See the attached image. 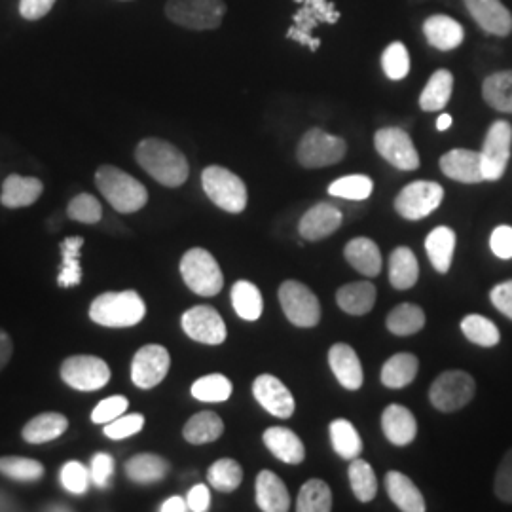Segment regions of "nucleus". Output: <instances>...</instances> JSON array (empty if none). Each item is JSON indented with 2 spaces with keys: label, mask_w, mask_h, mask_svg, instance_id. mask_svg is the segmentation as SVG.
Segmentation results:
<instances>
[{
  "label": "nucleus",
  "mask_w": 512,
  "mask_h": 512,
  "mask_svg": "<svg viewBox=\"0 0 512 512\" xmlns=\"http://www.w3.org/2000/svg\"><path fill=\"white\" fill-rule=\"evenodd\" d=\"M135 158L154 181L167 188L183 186L190 175V165L183 152L162 139H143L135 150Z\"/></svg>",
  "instance_id": "f257e3e1"
},
{
  "label": "nucleus",
  "mask_w": 512,
  "mask_h": 512,
  "mask_svg": "<svg viewBox=\"0 0 512 512\" xmlns=\"http://www.w3.org/2000/svg\"><path fill=\"white\" fill-rule=\"evenodd\" d=\"M95 184L118 213L128 215L147 205L148 192L145 184L139 183L135 177L114 165H101L95 173Z\"/></svg>",
  "instance_id": "f03ea898"
},
{
  "label": "nucleus",
  "mask_w": 512,
  "mask_h": 512,
  "mask_svg": "<svg viewBox=\"0 0 512 512\" xmlns=\"http://www.w3.org/2000/svg\"><path fill=\"white\" fill-rule=\"evenodd\" d=\"M147 315L143 298L135 291L105 293L97 296L90 306L93 323L110 329H126L139 325Z\"/></svg>",
  "instance_id": "7ed1b4c3"
},
{
  "label": "nucleus",
  "mask_w": 512,
  "mask_h": 512,
  "mask_svg": "<svg viewBox=\"0 0 512 512\" xmlns=\"http://www.w3.org/2000/svg\"><path fill=\"white\" fill-rule=\"evenodd\" d=\"M202 184L207 198L226 213H243L247 207V186L226 167L209 165L202 173Z\"/></svg>",
  "instance_id": "20e7f679"
},
{
  "label": "nucleus",
  "mask_w": 512,
  "mask_h": 512,
  "mask_svg": "<svg viewBox=\"0 0 512 512\" xmlns=\"http://www.w3.org/2000/svg\"><path fill=\"white\" fill-rule=\"evenodd\" d=\"M181 275L186 287L200 296H217L224 287V275L217 258L202 247L184 253Z\"/></svg>",
  "instance_id": "39448f33"
},
{
  "label": "nucleus",
  "mask_w": 512,
  "mask_h": 512,
  "mask_svg": "<svg viewBox=\"0 0 512 512\" xmlns=\"http://www.w3.org/2000/svg\"><path fill=\"white\" fill-rule=\"evenodd\" d=\"M165 16L192 31L217 29L226 16L222 0H167Z\"/></svg>",
  "instance_id": "423d86ee"
},
{
  "label": "nucleus",
  "mask_w": 512,
  "mask_h": 512,
  "mask_svg": "<svg viewBox=\"0 0 512 512\" xmlns=\"http://www.w3.org/2000/svg\"><path fill=\"white\" fill-rule=\"evenodd\" d=\"M348 152V145L342 137L330 135L323 129L313 128L304 133L296 148V158L300 165L308 169H319L340 164Z\"/></svg>",
  "instance_id": "0eeeda50"
},
{
  "label": "nucleus",
  "mask_w": 512,
  "mask_h": 512,
  "mask_svg": "<svg viewBox=\"0 0 512 512\" xmlns=\"http://www.w3.org/2000/svg\"><path fill=\"white\" fill-rule=\"evenodd\" d=\"M279 302L285 317L300 329H311L321 321L319 298L300 281L289 279L279 287Z\"/></svg>",
  "instance_id": "6e6552de"
},
{
  "label": "nucleus",
  "mask_w": 512,
  "mask_h": 512,
  "mask_svg": "<svg viewBox=\"0 0 512 512\" xmlns=\"http://www.w3.org/2000/svg\"><path fill=\"white\" fill-rule=\"evenodd\" d=\"M476 384L463 370H446L429 389V401L440 412H456L475 397Z\"/></svg>",
  "instance_id": "1a4fd4ad"
},
{
  "label": "nucleus",
  "mask_w": 512,
  "mask_h": 512,
  "mask_svg": "<svg viewBox=\"0 0 512 512\" xmlns=\"http://www.w3.org/2000/svg\"><path fill=\"white\" fill-rule=\"evenodd\" d=\"M512 126L505 120H495L488 129L480 150L484 181H499L511 160Z\"/></svg>",
  "instance_id": "9d476101"
},
{
  "label": "nucleus",
  "mask_w": 512,
  "mask_h": 512,
  "mask_svg": "<svg viewBox=\"0 0 512 512\" xmlns=\"http://www.w3.org/2000/svg\"><path fill=\"white\" fill-rule=\"evenodd\" d=\"M444 200V188L435 181L406 184L395 198L397 213L406 220H421L439 209Z\"/></svg>",
  "instance_id": "9b49d317"
},
{
  "label": "nucleus",
  "mask_w": 512,
  "mask_h": 512,
  "mask_svg": "<svg viewBox=\"0 0 512 512\" xmlns=\"http://www.w3.org/2000/svg\"><path fill=\"white\" fill-rule=\"evenodd\" d=\"M61 378L78 391H97L109 384L110 368L99 357L74 355L63 361Z\"/></svg>",
  "instance_id": "f8f14e48"
},
{
  "label": "nucleus",
  "mask_w": 512,
  "mask_h": 512,
  "mask_svg": "<svg viewBox=\"0 0 512 512\" xmlns=\"http://www.w3.org/2000/svg\"><path fill=\"white\" fill-rule=\"evenodd\" d=\"M374 147L385 162L401 169L414 171L420 167V154L412 137L401 128H382L374 135Z\"/></svg>",
  "instance_id": "ddd939ff"
},
{
  "label": "nucleus",
  "mask_w": 512,
  "mask_h": 512,
  "mask_svg": "<svg viewBox=\"0 0 512 512\" xmlns=\"http://www.w3.org/2000/svg\"><path fill=\"white\" fill-rule=\"evenodd\" d=\"M181 325L188 338L207 346H219L228 336L224 319L211 306H194L184 311Z\"/></svg>",
  "instance_id": "4468645a"
},
{
  "label": "nucleus",
  "mask_w": 512,
  "mask_h": 512,
  "mask_svg": "<svg viewBox=\"0 0 512 512\" xmlns=\"http://www.w3.org/2000/svg\"><path fill=\"white\" fill-rule=\"evenodd\" d=\"M171 357L164 346L148 344L139 349L131 363V380L141 389H152L162 384L169 372Z\"/></svg>",
  "instance_id": "2eb2a0df"
},
{
  "label": "nucleus",
  "mask_w": 512,
  "mask_h": 512,
  "mask_svg": "<svg viewBox=\"0 0 512 512\" xmlns=\"http://www.w3.org/2000/svg\"><path fill=\"white\" fill-rule=\"evenodd\" d=\"M296 2H302L304 8L294 16V27L289 29L287 37L310 46L311 52H315L319 46V40L311 38V29L317 23H336L340 19V14L329 0H296Z\"/></svg>",
  "instance_id": "dca6fc26"
},
{
  "label": "nucleus",
  "mask_w": 512,
  "mask_h": 512,
  "mask_svg": "<svg viewBox=\"0 0 512 512\" xmlns=\"http://www.w3.org/2000/svg\"><path fill=\"white\" fill-rule=\"evenodd\" d=\"M253 395L268 414L281 420H289L296 410L293 393L279 378L272 374H262L253 382Z\"/></svg>",
  "instance_id": "f3484780"
},
{
  "label": "nucleus",
  "mask_w": 512,
  "mask_h": 512,
  "mask_svg": "<svg viewBox=\"0 0 512 512\" xmlns=\"http://www.w3.org/2000/svg\"><path fill=\"white\" fill-rule=\"evenodd\" d=\"M463 4L484 33L494 37L511 35L512 14L501 0H463Z\"/></svg>",
  "instance_id": "a211bd4d"
},
{
  "label": "nucleus",
  "mask_w": 512,
  "mask_h": 512,
  "mask_svg": "<svg viewBox=\"0 0 512 512\" xmlns=\"http://www.w3.org/2000/svg\"><path fill=\"white\" fill-rule=\"evenodd\" d=\"M439 165L442 173L452 181L463 184H478L484 181L480 152L475 150L454 148L440 158Z\"/></svg>",
  "instance_id": "6ab92c4d"
},
{
  "label": "nucleus",
  "mask_w": 512,
  "mask_h": 512,
  "mask_svg": "<svg viewBox=\"0 0 512 512\" xmlns=\"http://www.w3.org/2000/svg\"><path fill=\"white\" fill-rule=\"evenodd\" d=\"M342 226V211L330 203H317L300 219L298 232L306 241L329 238Z\"/></svg>",
  "instance_id": "aec40b11"
},
{
  "label": "nucleus",
  "mask_w": 512,
  "mask_h": 512,
  "mask_svg": "<svg viewBox=\"0 0 512 512\" xmlns=\"http://www.w3.org/2000/svg\"><path fill=\"white\" fill-rule=\"evenodd\" d=\"M329 365L332 374L336 380L346 387L349 391L361 389L365 374H363V365L355 349L348 344H334L329 349Z\"/></svg>",
  "instance_id": "412c9836"
},
{
  "label": "nucleus",
  "mask_w": 512,
  "mask_h": 512,
  "mask_svg": "<svg viewBox=\"0 0 512 512\" xmlns=\"http://www.w3.org/2000/svg\"><path fill=\"white\" fill-rule=\"evenodd\" d=\"M385 439L395 446L412 444L418 435V423L414 414L401 404H389L382 414Z\"/></svg>",
  "instance_id": "4be33fe9"
},
{
  "label": "nucleus",
  "mask_w": 512,
  "mask_h": 512,
  "mask_svg": "<svg viewBox=\"0 0 512 512\" xmlns=\"http://www.w3.org/2000/svg\"><path fill=\"white\" fill-rule=\"evenodd\" d=\"M256 505L264 512H287L291 509L289 490L272 471H260L256 476Z\"/></svg>",
  "instance_id": "5701e85b"
},
{
  "label": "nucleus",
  "mask_w": 512,
  "mask_h": 512,
  "mask_svg": "<svg viewBox=\"0 0 512 512\" xmlns=\"http://www.w3.org/2000/svg\"><path fill=\"white\" fill-rule=\"evenodd\" d=\"M423 35L433 48H437L440 52H450V50H456L458 46H461V42L465 38V31L456 19L444 16V14H435L431 18L425 19Z\"/></svg>",
  "instance_id": "b1692460"
},
{
  "label": "nucleus",
  "mask_w": 512,
  "mask_h": 512,
  "mask_svg": "<svg viewBox=\"0 0 512 512\" xmlns=\"http://www.w3.org/2000/svg\"><path fill=\"white\" fill-rule=\"evenodd\" d=\"M264 444L275 458L289 465H300L306 458V448L298 435L287 427H268L264 431Z\"/></svg>",
  "instance_id": "393cba45"
},
{
  "label": "nucleus",
  "mask_w": 512,
  "mask_h": 512,
  "mask_svg": "<svg viewBox=\"0 0 512 512\" xmlns=\"http://www.w3.org/2000/svg\"><path fill=\"white\" fill-rule=\"evenodd\" d=\"M385 488L389 499L404 512H423L427 509L418 486L399 471H389L385 476Z\"/></svg>",
  "instance_id": "a878e982"
},
{
  "label": "nucleus",
  "mask_w": 512,
  "mask_h": 512,
  "mask_svg": "<svg viewBox=\"0 0 512 512\" xmlns=\"http://www.w3.org/2000/svg\"><path fill=\"white\" fill-rule=\"evenodd\" d=\"M42 190H44V186L35 177L10 175L2 184L0 202L4 207H10V209L29 207L42 196Z\"/></svg>",
  "instance_id": "bb28decb"
},
{
  "label": "nucleus",
  "mask_w": 512,
  "mask_h": 512,
  "mask_svg": "<svg viewBox=\"0 0 512 512\" xmlns=\"http://www.w3.org/2000/svg\"><path fill=\"white\" fill-rule=\"evenodd\" d=\"M425 251L433 268L439 274H448L456 251V232L448 226H437L425 238Z\"/></svg>",
  "instance_id": "cd10ccee"
},
{
  "label": "nucleus",
  "mask_w": 512,
  "mask_h": 512,
  "mask_svg": "<svg viewBox=\"0 0 512 512\" xmlns=\"http://www.w3.org/2000/svg\"><path fill=\"white\" fill-rule=\"evenodd\" d=\"M346 260L359 274L376 277L382 272V253L380 247L368 238H355L346 245Z\"/></svg>",
  "instance_id": "c85d7f7f"
},
{
  "label": "nucleus",
  "mask_w": 512,
  "mask_h": 512,
  "mask_svg": "<svg viewBox=\"0 0 512 512\" xmlns=\"http://www.w3.org/2000/svg\"><path fill=\"white\" fill-rule=\"evenodd\" d=\"M420 264L412 249L397 247L389 256V281L397 291H408L418 283Z\"/></svg>",
  "instance_id": "c756f323"
},
{
  "label": "nucleus",
  "mask_w": 512,
  "mask_h": 512,
  "mask_svg": "<svg viewBox=\"0 0 512 512\" xmlns=\"http://www.w3.org/2000/svg\"><path fill=\"white\" fill-rule=\"evenodd\" d=\"M376 287L370 281H355L336 293V302L349 315H366L376 304Z\"/></svg>",
  "instance_id": "7c9ffc66"
},
{
  "label": "nucleus",
  "mask_w": 512,
  "mask_h": 512,
  "mask_svg": "<svg viewBox=\"0 0 512 512\" xmlns=\"http://www.w3.org/2000/svg\"><path fill=\"white\" fill-rule=\"evenodd\" d=\"M69 427V420L63 414L57 412H46L38 414L37 418L29 421L23 427V439L29 444H44L59 439Z\"/></svg>",
  "instance_id": "2f4dec72"
},
{
  "label": "nucleus",
  "mask_w": 512,
  "mask_h": 512,
  "mask_svg": "<svg viewBox=\"0 0 512 512\" xmlns=\"http://www.w3.org/2000/svg\"><path fill=\"white\" fill-rule=\"evenodd\" d=\"M418 357L412 353H397L382 366V384L389 389H403L414 382L418 374Z\"/></svg>",
  "instance_id": "473e14b6"
},
{
  "label": "nucleus",
  "mask_w": 512,
  "mask_h": 512,
  "mask_svg": "<svg viewBox=\"0 0 512 512\" xmlns=\"http://www.w3.org/2000/svg\"><path fill=\"white\" fill-rule=\"evenodd\" d=\"M169 473V463L156 454H139L126 463V475L135 484H156Z\"/></svg>",
  "instance_id": "72a5a7b5"
},
{
  "label": "nucleus",
  "mask_w": 512,
  "mask_h": 512,
  "mask_svg": "<svg viewBox=\"0 0 512 512\" xmlns=\"http://www.w3.org/2000/svg\"><path fill=\"white\" fill-rule=\"evenodd\" d=\"M454 92V74L446 69L435 71L420 95V107L425 112L442 110Z\"/></svg>",
  "instance_id": "f704fd0d"
},
{
  "label": "nucleus",
  "mask_w": 512,
  "mask_h": 512,
  "mask_svg": "<svg viewBox=\"0 0 512 512\" xmlns=\"http://www.w3.org/2000/svg\"><path fill=\"white\" fill-rule=\"evenodd\" d=\"M224 433V421L215 412H200L186 421L183 437L190 444H209L219 440Z\"/></svg>",
  "instance_id": "c9c22d12"
},
{
  "label": "nucleus",
  "mask_w": 512,
  "mask_h": 512,
  "mask_svg": "<svg viewBox=\"0 0 512 512\" xmlns=\"http://www.w3.org/2000/svg\"><path fill=\"white\" fill-rule=\"evenodd\" d=\"M329 433L332 448L340 458L351 461V459L361 456L363 440H361V435L357 433V429L351 421L344 420V418L332 421Z\"/></svg>",
  "instance_id": "e433bc0d"
},
{
  "label": "nucleus",
  "mask_w": 512,
  "mask_h": 512,
  "mask_svg": "<svg viewBox=\"0 0 512 512\" xmlns=\"http://www.w3.org/2000/svg\"><path fill=\"white\" fill-rule=\"evenodd\" d=\"M482 97L492 109L512 114V71L490 74L482 84Z\"/></svg>",
  "instance_id": "4c0bfd02"
},
{
  "label": "nucleus",
  "mask_w": 512,
  "mask_h": 512,
  "mask_svg": "<svg viewBox=\"0 0 512 512\" xmlns=\"http://www.w3.org/2000/svg\"><path fill=\"white\" fill-rule=\"evenodd\" d=\"M232 306L243 321H258L264 311V298L251 281H238L232 287Z\"/></svg>",
  "instance_id": "58836bf2"
},
{
  "label": "nucleus",
  "mask_w": 512,
  "mask_h": 512,
  "mask_svg": "<svg viewBox=\"0 0 512 512\" xmlns=\"http://www.w3.org/2000/svg\"><path fill=\"white\" fill-rule=\"evenodd\" d=\"M84 247V238L74 236L61 243V258L63 266L57 277V285L63 289L76 287L82 281V266H80V251Z\"/></svg>",
  "instance_id": "ea45409f"
},
{
  "label": "nucleus",
  "mask_w": 512,
  "mask_h": 512,
  "mask_svg": "<svg viewBox=\"0 0 512 512\" xmlns=\"http://www.w3.org/2000/svg\"><path fill=\"white\" fill-rule=\"evenodd\" d=\"M385 325L395 336H412L425 327V313L416 304H399L387 315Z\"/></svg>",
  "instance_id": "a19ab883"
},
{
  "label": "nucleus",
  "mask_w": 512,
  "mask_h": 512,
  "mask_svg": "<svg viewBox=\"0 0 512 512\" xmlns=\"http://www.w3.org/2000/svg\"><path fill=\"white\" fill-rule=\"evenodd\" d=\"M332 509V492L325 480L311 478L302 488L296 499L298 512H329Z\"/></svg>",
  "instance_id": "79ce46f5"
},
{
  "label": "nucleus",
  "mask_w": 512,
  "mask_h": 512,
  "mask_svg": "<svg viewBox=\"0 0 512 512\" xmlns=\"http://www.w3.org/2000/svg\"><path fill=\"white\" fill-rule=\"evenodd\" d=\"M207 480L215 490L230 494V492H236L241 486L243 469L236 459H217L207 471Z\"/></svg>",
  "instance_id": "37998d69"
},
{
  "label": "nucleus",
  "mask_w": 512,
  "mask_h": 512,
  "mask_svg": "<svg viewBox=\"0 0 512 512\" xmlns=\"http://www.w3.org/2000/svg\"><path fill=\"white\" fill-rule=\"evenodd\" d=\"M348 475L351 490L359 501L368 503L376 497V494H378V478L374 475V469L370 467V463H366L365 459H351Z\"/></svg>",
  "instance_id": "c03bdc74"
},
{
  "label": "nucleus",
  "mask_w": 512,
  "mask_h": 512,
  "mask_svg": "<svg viewBox=\"0 0 512 512\" xmlns=\"http://www.w3.org/2000/svg\"><path fill=\"white\" fill-rule=\"evenodd\" d=\"M461 332L469 342H473L480 348H494L501 340V332L495 327L494 321L475 313L467 315L461 321Z\"/></svg>",
  "instance_id": "a18cd8bd"
},
{
  "label": "nucleus",
  "mask_w": 512,
  "mask_h": 512,
  "mask_svg": "<svg viewBox=\"0 0 512 512\" xmlns=\"http://www.w3.org/2000/svg\"><path fill=\"white\" fill-rule=\"evenodd\" d=\"M234 391L232 382L222 374H209L192 384V397L202 403H224Z\"/></svg>",
  "instance_id": "49530a36"
},
{
  "label": "nucleus",
  "mask_w": 512,
  "mask_h": 512,
  "mask_svg": "<svg viewBox=\"0 0 512 512\" xmlns=\"http://www.w3.org/2000/svg\"><path fill=\"white\" fill-rule=\"evenodd\" d=\"M372 190H374V183L366 175H348V177L336 179L329 186L330 196L351 200V202H363L366 198H370Z\"/></svg>",
  "instance_id": "de8ad7c7"
},
{
  "label": "nucleus",
  "mask_w": 512,
  "mask_h": 512,
  "mask_svg": "<svg viewBox=\"0 0 512 512\" xmlns=\"http://www.w3.org/2000/svg\"><path fill=\"white\" fill-rule=\"evenodd\" d=\"M0 473L19 482H35L44 475V465L37 459L6 456L0 458Z\"/></svg>",
  "instance_id": "09e8293b"
},
{
  "label": "nucleus",
  "mask_w": 512,
  "mask_h": 512,
  "mask_svg": "<svg viewBox=\"0 0 512 512\" xmlns=\"http://www.w3.org/2000/svg\"><path fill=\"white\" fill-rule=\"evenodd\" d=\"M382 69L389 80H403L410 73V55L403 42H391L382 54Z\"/></svg>",
  "instance_id": "8fccbe9b"
},
{
  "label": "nucleus",
  "mask_w": 512,
  "mask_h": 512,
  "mask_svg": "<svg viewBox=\"0 0 512 512\" xmlns=\"http://www.w3.org/2000/svg\"><path fill=\"white\" fill-rule=\"evenodd\" d=\"M67 213L76 222L95 224L103 217V207L97 198H93L92 194H78L69 203Z\"/></svg>",
  "instance_id": "3c124183"
},
{
  "label": "nucleus",
  "mask_w": 512,
  "mask_h": 512,
  "mask_svg": "<svg viewBox=\"0 0 512 512\" xmlns=\"http://www.w3.org/2000/svg\"><path fill=\"white\" fill-rule=\"evenodd\" d=\"M90 471L80 461H69L61 469V484L67 492L74 495H82L90 486Z\"/></svg>",
  "instance_id": "603ef678"
},
{
  "label": "nucleus",
  "mask_w": 512,
  "mask_h": 512,
  "mask_svg": "<svg viewBox=\"0 0 512 512\" xmlns=\"http://www.w3.org/2000/svg\"><path fill=\"white\" fill-rule=\"evenodd\" d=\"M145 427V418L141 414H128V416H120L114 421H110L105 425V435L112 440H124L141 433V429Z\"/></svg>",
  "instance_id": "864d4df0"
},
{
  "label": "nucleus",
  "mask_w": 512,
  "mask_h": 512,
  "mask_svg": "<svg viewBox=\"0 0 512 512\" xmlns=\"http://www.w3.org/2000/svg\"><path fill=\"white\" fill-rule=\"evenodd\" d=\"M128 406V399L122 397V395L109 397V399L101 401V403L93 408L92 421L93 423H97V425H107L110 421L124 416L126 410H128Z\"/></svg>",
  "instance_id": "5fc2aeb1"
},
{
  "label": "nucleus",
  "mask_w": 512,
  "mask_h": 512,
  "mask_svg": "<svg viewBox=\"0 0 512 512\" xmlns=\"http://www.w3.org/2000/svg\"><path fill=\"white\" fill-rule=\"evenodd\" d=\"M495 495L505 501L512 503V450L501 461L497 475H495Z\"/></svg>",
  "instance_id": "6e6d98bb"
},
{
  "label": "nucleus",
  "mask_w": 512,
  "mask_h": 512,
  "mask_svg": "<svg viewBox=\"0 0 512 512\" xmlns=\"http://www.w3.org/2000/svg\"><path fill=\"white\" fill-rule=\"evenodd\" d=\"M114 473V459L109 454H97L92 459V467H90V476L92 482L97 488H107L110 484V478Z\"/></svg>",
  "instance_id": "4d7b16f0"
},
{
  "label": "nucleus",
  "mask_w": 512,
  "mask_h": 512,
  "mask_svg": "<svg viewBox=\"0 0 512 512\" xmlns=\"http://www.w3.org/2000/svg\"><path fill=\"white\" fill-rule=\"evenodd\" d=\"M492 253L501 260L512 258V226H497L490 236Z\"/></svg>",
  "instance_id": "13d9d810"
},
{
  "label": "nucleus",
  "mask_w": 512,
  "mask_h": 512,
  "mask_svg": "<svg viewBox=\"0 0 512 512\" xmlns=\"http://www.w3.org/2000/svg\"><path fill=\"white\" fill-rule=\"evenodd\" d=\"M54 4L55 0H19V14L21 18L37 21L48 16Z\"/></svg>",
  "instance_id": "bf43d9fd"
},
{
  "label": "nucleus",
  "mask_w": 512,
  "mask_h": 512,
  "mask_svg": "<svg viewBox=\"0 0 512 512\" xmlns=\"http://www.w3.org/2000/svg\"><path fill=\"white\" fill-rule=\"evenodd\" d=\"M490 300L497 310L512 321V281H503L495 285L490 293Z\"/></svg>",
  "instance_id": "052dcab7"
},
{
  "label": "nucleus",
  "mask_w": 512,
  "mask_h": 512,
  "mask_svg": "<svg viewBox=\"0 0 512 512\" xmlns=\"http://www.w3.org/2000/svg\"><path fill=\"white\" fill-rule=\"evenodd\" d=\"M186 503H188V511H209V505H211V492H209V488H207L205 484L194 486V488L188 492Z\"/></svg>",
  "instance_id": "680f3d73"
},
{
  "label": "nucleus",
  "mask_w": 512,
  "mask_h": 512,
  "mask_svg": "<svg viewBox=\"0 0 512 512\" xmlns=\"http://www.w3.org/2000/svg\"><path fill=\"white\" fill-rule=\"evenodd\" d=\"M12 353H14L12 340H10V336L4 330L0 329V370H4V366L10 363Z\"/></svg>",
  "instance_id": "e2e57ef3"
},
{
  "label": "nucleus",
  "mask_w": 512,
  "mask_h": 512,
  "mask_svg": "<svg viewBox=\"0 0 512 512\" xmlns=\"http://www.w3.org/2000/svg\"><path fill=\"white\" fill-rule=\"evenodd\" d=\"M162 512H186L188 511V503L183 497L175 495V497H169L167 501H164V505L160 507Z\"/></svg>",
  "instance_id": "0e129e2a"
},
{
  "label": "nucleus",
  "mask_w": 512,
  "mask_h": 512,
  "mask_svg": "<svg viewBox=\"0 0 512 512\" xmlns=\"http://www.w3.org/2000/svg\"><path fill=\"white\" fill-rule=\"evenodd\" d=\"M450 126H452V116L450 114H440L439 120H437V129L446 131Z\"/></svg>",
  "instance_id": "69168bd1"
}]
</instances>
